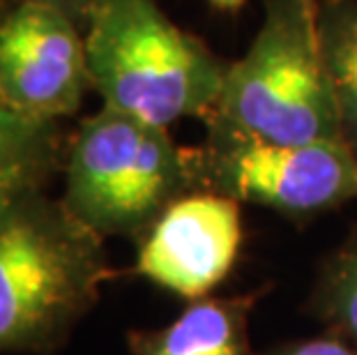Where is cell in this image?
<instances>
[{
	"mask_svg": "<svg viewBox=\"0 0 357 355\" xmlns=\"http://www.w3.org/2000/svg\"><path fill=\"white\" fill-rule=\"evenodd\" d=\"M109 268L104 238L63 201L28 190L0 203V355H51L97 305Z\"/></svg>",
	"mask_w": 357,
	"mask_h": 355,
	"instance_id": "6da1fadb",
	"label": "cell"
},
{
	"mask_svg": "<svg viewBox=\"0 0 357 355\" xmlns=\"http://www.w3.org/2000/svg\"><path fill=\"white\" fill-rule=\"evenodd\" d=\"M93 90L104 107L150 125L205 120L229 63L166 17L157 0H97L86 26Z\"/></svg>",
	"mask_w": 357,
	"mask_h": 355,
	"instance_id": "7a4b0ae2",
	"label": "cell"
},
{
	"mask_svg": "<svg viewBox=\"0 0 357 355\" xmlns=\"http://www.w3.org/2000/svg\"><path fill=\"white\" fill-rule=\"evenodd\" d=\"M205 125L302 146L344 143L339 111L305 0H263V21L245 56L229 63Z\"/></svg>",
	"mask_w": 357,
	"mask_h": 355,
	"instance_id": "3957f363",
	"label": "cell"
},
{
	"mask_svg": "<svg viewBox=\"0 0 357 355\" xmlns=\"http://www.w3.org/2000/svg\"><path fill=\"white\" fill-rule=\"evenodd\" d=\"M199 192L189 148L166 127L102 107L81 120L65 150L60 201L100 238L146 236L171 203Z\"/></svg>",
	"mask_w": 357,
	"mask_h": 355,
	"instance_id": "277c9868",
	"label": "cell"
},
{
	"mask_svg": "<svg viewBox=\"0 0 357 355\" xmlns=\"http://www.w3.org/2000/svg\"><path fill=\"white\" fill-rule=\"evenodd\" d=\"M199 192L252 203L295 222L357 201V157L344 143H270L205 125L189 148Z\"/></svg>",
	"mask_w": 357,
	"mask_h": 355,
	"instance_id": "5b68a950",
	"label": "cell"
},
{
	"mask_svg": "<svg viewBox=\"0 0 357 355\" xmlns=\"http://www.w3.org/2000/svg\"><path fill=\"white\" fill-rule=\"evenodd\" d=\"M93 90L86 33L65 12L19 0L0 17V97L26 116H74Z\"/></svg>",
	"mask_w": 357,
	"mask_h": 355,
	"instance_id": "8992f818",
	"label": "cell"
},
{
	"mask_svg": "<svg viewBox=\"0 0 357 355\" xmlns=\"http://www.w3.org/2000/svg\"><path fill=\"white\" fill-rule=\"evenodd\" d=\"M136 273L180 298L210 296L235 266L242 245L240 203L192 192L171 203L139 243Z\"/></svg>",
	"mask_w": 357,
	"mask_h": 355,
	"instance_id": "52a82bcc",
	"label": "cell"
},
{
	"mask_svg": "<svg viewBox=\"0 0 357 355\" xmlns=\"http://www.w3.org/2000/svg\"><path fill=\"white\" fill-rule=\"evenodd\" d=\"M261 293L189 300L176 321L155 330H129L132 355H256L249 337Z\"/></svg>",
	"mask_w": 357,
	"mask_h": 355,
	"instance_id": "ba28073f",
	"label": "cell"
},
{
	"mask_svg": "<svg viewBox=\"0 0 357 355\" xmlns=\"http://www.w3.org/2000/svg\"><path fill=\"white\" fill-rule=\"evenodd\" d=\"M63 162L58 120L12 109L0 97V203L28 190H44Z\"/></svg>",
	"mask_w": 357,
	"mask_h": 355,
	"instance_id": "9c48e42d",
	"label": "cell"
},
{
	"mask_svg": "<svg viewBox=\"0 0 357 355\" xmlns=\"http://www.w3.org/2000/svg\"><path fill=\"white\" fill-rule=\"evenodd\" d=\"M316 37L334 90L341 141L357 157V0H318Z\"/></svg>",
	"mask_w": 357,
	"mask_h": 355,
	"instance_id": "30bf717a",
	"label": "cell"
},
{
	"mask_svg": "<svg viewBox=\"0 0 357 355\" xmlns=\"http://www.w3.org/2000/svg\"><path fill=\"white\" fill-rule=\"evenodd\" d=\"M309 312L328 332L357 349V226L323 261L309 296Z\"/></svg>",
	"mask_w": 357,
	"mask_h": 355,
	"instance_id": "8fae6325",
	"label": "cell"
},
{
	"mask_svg": "<svg viewBox=\"0 0 357 355\" xmlns=\"http://www.w3.org/2000/svg\"><path fill=\"white\" fill-rule=\"evenodd\" d=\"M265 355H357V349L332 332H325V335H318L314 339H298V342L281 344Z\"/></svg>",
	"mask_w": 357,
	"mask_h": 355,
	"instance_id": "7c38bea8",
	"label": "cell"
},
{
	"mask_svg": "<svg viewBox=\"0 0 357 355\" xmlns=\"http://www.w3.org/2000/svg\"><path fill=\"white\" fill-rule=\"evenodd\" d=\"M28 3H42L49 7H56V10L65 12L72 21H77V24L83 28V33H86L88 19H90V14H93V7L97 0H28Z\"/></svg>",
	"mask_w": 357,
	"mask_h": 355,
	"instance_id": "4fadbf2b",
	"label": "cell"
},
{
	"mask_svg": "<svg viewBox=\"0 0 357 355\" xmlns=\"http://www.w3.org/2000/svg\"><path fill=\"white\" fill-rule=\"evenodd\" d=\"M212 7H217V10H224V12H238L242 5H245V0H208Z\"/></svg>",
	"mask_w": 357,
	"mask_h": 355,
	"instance_id": "5bb4252c",
	"label": "cell"
},
{
	"mask_svg": "<svg viewBox=\"0 0 357 355\" xmlns=\"http://www.w3.org/2000/svg\"><path fill=\"white\" fill-rule=\"evenodd\" d=\"M305 5H307V10L311 12V17L316 19V10H318V0H305Z\"/></svg>",
	"mask_w": 357,
	"mask_h": 355,
	"instance_id": "9a60e30c",
	"label": "cell"
},
{
	"mask_svg": "<svg viewBox=\"0 0 357 355\" xmlns=\"http://www.w3.org/2000/svg\"><path fill=\"white\" fill-rule=\"evenodd\" d=\"M14 3H17V0H0V17H3V14L10 10Z\"/></svg>",
	"mask_w": 357,
	"mask_h": 355,
	"instance_id": "2e32d148",
	"label": "cell"
}]
</instances>
